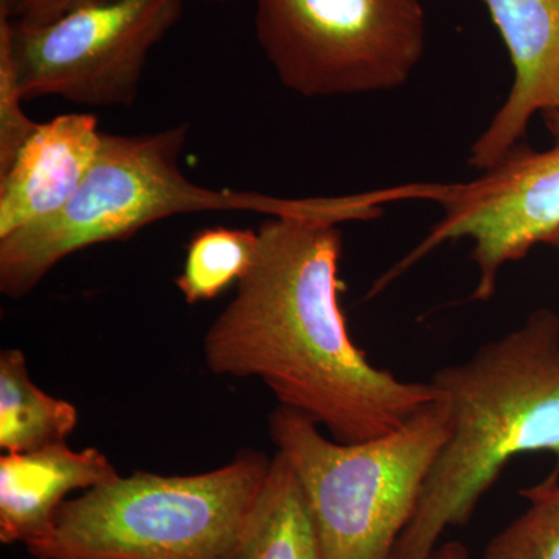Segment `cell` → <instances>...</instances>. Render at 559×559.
<instances>
[{"label":"cell","instance_id":"6da1fadb","mask_svg":"<svg viewBox=\"0 0 559 559\" xmlns=\"http://www.w3.org/2000/svg\"><path fill=\"white\" fill-rule=\"evenodd\" d=\"M342 231L304 216L267 218L237 294L205 331V366L260 378L280 406L341 443L389 436L440 399L432 382L400 380L352 341L340 294Z\"/></svg>","mask_w":559,"mask_h":559},{"label":"cell","instance_id":"7a4b0ae2","mask_svg":"<svg viewBox=\"0 0 559 559\" xmlns=\"http://www.w3.org/2000/svg\"><path fill=\"white\" fill-rule=\"evenodd\" d=\"M450 404V440L433 462L392 559H430L469 522L511 460L547 452L559 476V314L539 308L518 329L433 374Z\"/></svg>","mask_w":559,"mask_h":559},{"label":"cell","instance_id":"3957f363","mask_svg":"<svg viewBox=\"0 0 559 559\" xmlns=\"http://www.w3.org/2000/svg\"><path fill=\"white\" fill-rule=\"evenodd\" d=\"M187 138L189 124L140 135L103 132L94 167L69 204L0 238L3 296L22 299L72 253L128 240L151 224L187 213L252 212L336 224L358 218L356 197L288 200L198 186L180 167Z\"/></svg>","mask_w":559,"mask_h":559},{"label":"cell","instance_id":"277c9868","mask_svg":"<svg viewBox=\"0 0 559 559\" xmlns=\"http://www.w3.org/2000/svg\"><path fill=\"white\" fill-rule=\"evenodd\" d=\"M271 463L241 450L207 473L119 474L66 500L25 547L44 559H237Z\"/></svg>","mask_w":559,"mask_h":559},{"label":"cell","instance_id":"5b68a950","mask_svg":"<svg viewBox=\"0 0 559 559\" xmlns=\"http://www.w3.org/2000/svg\"><path fill=\"white\" fill-rule=\"evenodd\" d=\"M267 428L304 489L322 559H392L452 419L440 393L400 429L360 443L326 439L318 423L285 406Z\"/></svg>","mask_w":559,"mask_h":559},{"label":"cell","instance_id":"8992f818","mask_svg":"<svg viewBox=\"0 0 559 559\" xmlns=\"http://www.w3.org/2000/svg\"><path fill=\"white\" fill-rule=\"evenodd\" d=\"M257 39L305 98L406 86L426 50L421 0H255Z\"/></svg>","mask_w":559,"mask_h":559},{"label":"cell","instance_id":"52a82bcc","mask_svg":"<svg viewBox=\"0 0 559 559\" xmlns=\"http://www.w3.org/2000/svg\"><path fill=\"white\" fill-rule=\"evenodd\" d=\"M182 10L183 0H76L46 24H24L0 7V38L9 44L24 100L131 106L151 50Z\"/></svg>","mask_w":559,"mask_h":559},{"label":"cell","instance_id":"ba28073f","mask_svg":"<svg viewBox=\"0 0 559 559\" xmlns=\"http://www.w3.org/2000/svg\"><path fill=\"white\" fill-rule=\"evenodd\" d=\"M554 135L550 148L518 145L491 170L437 194L443 218L417 248L373 285L381 293L423 257L448 241H473L471 259L477 283L471 300L495 297L500 271L524 260L538 245L559 230V116H544Z\"/></svg>","mask_w":559,"mask_h":559},{"label":"cell","instance_id":"9c48e42d","mask_svg":"<svg viewBox=\"0 0 559 559\" xmlns=\"http://www.w3.org/2000/svg\"><path fill=\"white\" fill-rule=\"evenodd\" d=\"M513 66L506 102L469 150L484 173L521 145L536 114L559 116V0H479Z\"/></svg>","mask_w":559,"mask_h":559},{"label":"cell","instance_id":"30bf717a","mask_svg":"<svg viewBox=\"0 0 559 559\" xmlns=\"http://www.w3.org/2000/svg\"><path fill=\"white\" fill-rule=\"evenodd\" d=\"M102 139L94 114H62L39 123L0 173V238L61 212L94 167Z\"/></svg>","mask_w":559,"mask_h":559},{"label":"cell","instance_id":"8fae6325","mask_svg":"<svg viewBox=\"0 0 559 559\" xmlns=\"http://www.w3.org/2000/svg\"><path fill=\"white\" fill-rule=\"evenodd\" d=\"M119 476L97 448L75 451L66 443L0 457V543L40 538L76 489H92Z\"/></svg>","mask_w":559,"mask_h":559},{"label":"cell","instance_id":"7c38bea8","mask_svg":"<svg viewBox=\"0 0 559 559\" xmlns=\"http://www.w3.org/2000/svg\"><path fill=\"white\" fill-rule=\"evenodd\" d=\"M237 559H322L314 520L300 481L278 452L264 484Z\"/></svg>","mask_w":559,"mask_h":559},{"label":"cell","instance_id":"4fadbf2b","mask_svg":"<svg viewBox=\"0 0 559 559\" xmlns=\"http://www.w3.org/2000/svg\"><path fill=\"white\" fill-rule=\"evenodd\" d=\"M79 425V409L40 390L20 348L0 352V450L31 452L66 443Z\"/></svg>","mask_w":559,"mask_h":559},{"label":"cell","instance_id":"5bb4252c","mask_svg":"<svg viewBox=\"0 0 559 559\" xmlns=\"http://www.w3.org/2000/svg\"><path fill=\"white\" fill-rule=\"evenodd\" d=\"M259 248V230L213 227L191 237L176 286L189 305L219 297L248 274Z\"/></svg>","mask_w":559,"mask_h":559},{"label":"cell","instance_id":"9a60e30c","mask_svg":"<svg viewBox=\"0 0 559 559\" xmlns=\"http://www.w3.org/2000/svg\"><path fill=\"white\" fill-rule=\"evenodd\" d=\"M528 507L489 540L484 559H559V476L522 489Z\"/></svg>","mask_w":559,"mask_h":559},{"label":"cell","instance_id":"2e32d148","mask_svg":"<svg viewBox=\"0 0 559 559\" xmlns=\"http://www.w3.org/2000/svg\"><path fill=\"white\" fill-rule=\"evenodd\" d=\"M22 102L9 44L0 38V173L13 164L39 124L24 112Z\"/></svg>","mask_w":559,"mask_h":559},{"label":"cell","instance_id":"e0dca14e","mask_svg":"<svg viewBox=\"0 0 559 559\" xmlns=\"http://www.w3.org/2000/svg\"><path fill=\"white\" fill-rule=\"evenodd\" d=\"M76 0H0V7L9 11L11 20L24 24H46L64 13ZM227 2V0H209Z\"/></svg>","mask_w":559,"mask_h":559},{"label":"cell","instance_id":"ac0fdd59","mask_svg":"<svg viewBox=\"0 0 559 559\" xmlns=\"http://www.w3.org/2000/svg\"><path fill=\"white\" fill-rule=\"evenodd\" d=\"M430 559H471L469 551L459 540H451V543L443 544L437 547Z\"/></svg>","mask_w":559,"mask_h":559},{"label":"cell","instance_id":"d6986e66","mask_svg":"<svg viewBox=\"0 0 559 559\" xmlns=\"http://www.w3.org/2000/svg\"><path fill=\"white\" fill-rule=\"evenodd\" d=\"M546 245H549V246H551V248L557 250L558 255H559V230L557 231V234L551 235L549 240H547Z\"/></svg>","mask_w":559,"mask_h":559},{"label":"cell","instance_id":"ffe728a7","mask_svg":"<svg viewBox=\"0 0 559 559\" xmlns=\"http://www.w3.org/2000/svg\"><path fill=\"white\" fill-rule=\"evenodd\" d=\"M21 559H44V558L35 557V555L28 554L27 558H21Z\"/></svg>","mask_w":559,"mask_h":559}]
</instances>
